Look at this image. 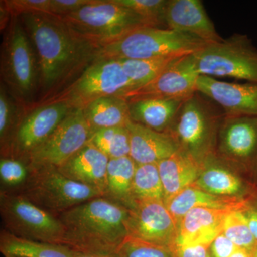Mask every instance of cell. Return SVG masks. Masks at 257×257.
Wrapping results in <instances>:
<instances>
[{
  "mask_svg": "<svg viewBox=\"0 0 257 257\" xmlns=\"http://www.w3.org/2000/svg\"><path fill=\"white\" fill-rule=\"evenodd\" d=\"M92 135L82 109H72L49 138L30 154L25 164L30 170L58 168L89 143Z\"/></svg>",
  "mask_w": 257,
  "mask_h": 257,
  "instance_id": "8fae6325",
  "label": "cell"
},
{
  "mask_svg": "<svg viewBox=\"0 0 257 257\" xmlns=\"http://www.w3.org/2000/svg\"><path fill=\"white\" fill-rule=\"evenodd\" d=\"M224 116L220 106L197 92L184 101L169 133L178 143L179 150L200 165L215 153Z\"/></svg>",
  "mask_w": 257,
  "mask_h": 257,
  "instance_id": "277c9868",
  "label": "cell"
},
{
  "mask_svg": "<svg viewBox=\"0 0 257 257\" xmlns=\"http://www.w3.org/2000/svg\"><path fill=\"white\" fill-rule=\"evenodd\" d=\"M135 205L145 201H165V193L157 164L137 165L133 182Z\"/></svg>",
  "mask_w": 257,
  "mask_h": 257,
  "instance_id": "83f0119b",
  "label": "cell"
},
{
  "mask_svg": "<svg viewBox=\"0 0 257 257\" xmlns=\"http://www.w3.org/2000/svg\"><path fill=\"white\" fill-rule=\"evenodd\" d=\"M0 214L4 230L22 239L63 244V225L57 216L18 193L1 191Z\"/></svg>",
  "mask_w": 257,
  "mask_h": 257,
  "instance_id": "30bf717a",
  "label": "cell"
},
{
  "mask_svg": "<svg viewBox=\"0 0 257 257\" xmlns=\"http://www.w3.org/2000/svg\"><path fill=\"white\" fill-rule=\"evenodd\" d=\"M130 135V155L137 165L157 164L179 150L170 133H160L130 120L126 124Z\"/></svg>",
  "mask_w": 257,
  "mask_h": 257,
  "instance_id": "ffe728a7",
  "label": "cell"
},
{
  "mask_svg": "<svg viewBox=\"0 0 257 257\" xmlns=\"http://www.w3.org/2000/svg\"><path fill=\"white\" fill-rule=\"evenodd\" d=\"M64 245L74 251L116 253L128 236V209L104 197L95 198L58 216Z\"/></svg>",
  "mask_w": 257,
  "mask_h": 257,
  "instance_id": "7a4b0ae2",
  "label": "cell"
},
{
  "mask_svg": "<svg viewBox=\"0 0 257 257\" xmlns=\"http://www.w3.org/2000/svg\"><path fill=\"white\" fill-rule=\"evenodd\" d=\"M75 257H120L116 253H85L74 251Z\"/></svg>",
  "mask_w": 257,
  "mask_h": 257,
  "instance_id": "60d3db41",
  "label": "cell"
},
{
  "mask_svg": "<svg viewBox=\"0 0 257 257\" xmlns=\"http://www.w3.org/2000/svg\"><path fill=\"white\" fill-rule=\"evenodd\" d=\"M198 37L167 28L143 27L99 49V55L116 59L178 58L207 45Z\"/></svg>",
  "mask_w": 257,
  "mask_h": 257,
  "instance_id": "8992f818",
  "label": "cell"
},
{
  "mask_svg": "<svg viewBox=\"0 0 257 257\" xmlns=\"http://www.w3.org/2000/svg\"><path fill=\"white\" fill-rule=\"evenodd\" d=\"M222 233L238 248L244 250L249 255L257 246V239L240 210L230 211L226 214L223 223Z\"/></svg>",
  "mask_w": 257,
  "mask_h": 257,
  "instance_id": "1f68e13d",
  "label": "cell"
},
{
  "mask_svg": "<svg viewBox=\"0 0 257 257\" xmlns=\"http://www.w3.org/2000/svg\"><path fill=\"white\" fill-rule=\"evenodd\" d=\"M199 77L193 54L184 56L174 60L151 82L122 97L126 100L143 97L186 100L197 92Z\"/></svg>",
  "mask_w": 257,
  "mask_h": 257,
  "instance_id": "9a60e30c",
  "label": "cell"
},
{
  "mask_svg": "<svg viewBox=\"0 0 257 257\" xmlns=\"http://www.w3.org/2000/svg\"><path fill=\"white\" fill-rule=\"evenodd\" d=\"M143 18L150 26L167 28L165 10L168 0H114Z\"/></svg>",
  "mask_w": 257,
  "mask_h": 257,
  "instance_id": "d6a6232c",
  "label": "cell"
},
{
  "mask_svg": "<svg viewBox=\"0 0 257 257\" xmlns=\"http://www.w3.org/2000/svg\"><path fill=\"white\" fill-rule=\"evenodd\" d=\"M250 256L257 257V246H256V248H254V250H253V252L251 253Z\"/></svg>",
  "mask_w": 257,
  "mask_h": 257,
  "instance_id": "7bdbcfd3",
  "label": "cell"
},
{
  "mask_svg": "<svg viewBox=\"0 0 257 257\" xmlns=\"http://www.w3.org/2000/svg\"><path fill=\"white\" fill-rule=\"evenodd\" d=\"M120 257H173L170 248L128 236L116 251Z\"/></svg>",
  "mask_w": 257,
  "mask_h": 257,
  "instance_id": "836d02e7",
  "label": "cell"
},
{
  "mask_svg": "<svg viewBox=\"0 0 257 257\" xmlns=\"http://www.w3.org/2000/svg\"><path fill=\"white\" fill-rule=\"evenodd\" d=\"M211 244L192 243L179 245L175 243L170 249L173 257H208Z\"/></svg>",
  "mask_w": 257,
  "mask_h": 257,
  "instance_id": "74e56055",
  "label": "cell"
},
{
  "mask_svg": "<svg viewBox=\"0 0 257 257\" xmlns=\"http://www.w3.org/2000/svg\"><path fill=\"white\" fill-rule=\"evenodd\" d=\"M229 210L198 207L189 211L178 224L175 243L211 244L222 233L223 223Z\"/></svg>",
  "mask_w": 257,
  "mask_h": 257,
  "instance_id": "44dd1931",
  "label": "cell"
},
{
  "mask_svg": "<svg viewBox=\"0 0 257 257\" xmlns=\"http://www.w3.org/2000/svg\"><path fill=\"white\" fill-rule=\"evenodd\" d=\"M197 89L220 106L226 116H257V83L222 82L199 75Z\"/></svg>",
  "mask_w": 257,
  "mask_h": 257,
  "instance_id": "e0dca14e",
  "label": "cell"
},
{
  "mask_svg": "<svg viewBox=\"0 0 257 257\" xmlns=\"http://www.w3.org/2000/svg\"><path fill=\"white\" fill-rule=\"evenodd\" d=\"M30 175V169L23 161L1 157L0 179L2 184L8 188L5 191L16 190L23 187Z\"/></svg>",
  "mask_w": 257,
  "mask_h": 257,
  "instance_id": "e575fe53",
  "label": "cell"
},
{
  "mask_svg": "<svg viewBox=\"0 0 257 257\" xmlns=\"http://www.w3.org/2000/svg\"><path fill=\"white\" fill-rule=\"evenodd\" d=\"M5 257H18V256H5Z\"/></svg>",
  "mask_w": 257,
  "mask_h": 257,
  "instance_id": "ee69618b",
  "label": "cell"
},
{
  "mask_svg": "<svg viewBox=\"0 0 257 257\" xmlns=\"http://www.w3.org/2000/svg\"><path fill=\"white\" fill-rule=\"evenodd\" d=\"M82 110L92 133L102 128L126 126L131 120L128 101L120 96L99 98Z\"/></svg>",
  "mask_w": 257,
  "mask_h": 257,
  "instance_id": "d4e9b609",
  "label": "cell"
},
{
  "mask_svg": "<svg viewBox=\"0 0 257 257\" xmlns=\"http://www.w3.org/2000/svg\"><path fill=\"white\" fill-rule=\"evenodd\" d=\"M135 87L124 73L119 60L99 55L62 92L32 106L64 101L72 109H84L92 101L109 96H124Z\"/></svg>",
  "mask_w": 257,
  "mask_h": 257,
  "instance_id": "52a82bcc",
  "label": "cell"
},
{
  "mask_svg": "<svg viewBox=\"0 0 257 257\" xmlns=\"http://www.w3.org/2000/svg\"><path fill=\"white\" fill-rule=\"evenodd\" d=\"M26 111V106L12 95L3 83L0 84V145L1 152L9 144Z\"/></svg>",
  "mask_w": 257,
  "mask_h": 257,
  "instance_id": "f1b7e54d",
  "label": "cell"
},
{
  "mask_svg": "<svg viewBox=\"0 0 257 257\" xmlns=\"http://www.w3.org/2000/svg\"><path fill=\"white\" fill-rule=\"evenodd\" d=\"M0 52L1 82L24 106H31L39 92L36 52L21 19L13 15L3 31Z\"/></svg>",
  "mask_w": 257,
  "mask_h": 257,
  "instance_id": "3957f363",
  "label": "cell"
},
{
  "mask_svg": "<svg viewBox=\"0 0 257 257\" xmlns=\"http://www.w3.org/2000/svg\"><path fill=\"white\" fill-rule=\"evenodd\" d=\"M128 236L170 248L178 236V226L162 200L138 202L128 210Z\"/></svg>",
  "mask_w": 257,
  "mask_h": 257,
  "instance_id": "5bb4252c",
  "label": "cell"
},
{
  "mask_svg": "<svg viewBox=\"0 0 257 257\" xmlns=\"http://www.w3.org/2000/svg\"><path fill=\"white\" fill-rule=\"evenodd\" d=\"M0 251L18 257H75L72 248L63 244L22 239L5 230L0 233Z\"/></svg>",
  "mask_w": 257,
  "mask_h": 257,
  "instance_id": "4316f807",
  "label": "cell"
},
{
  "mask_svg": "<svg viewBox=\"0 0 257 257\" xmlns=\"http://www.w3.org/2000/svg\"><path fill=\"white\" fill-rule=\"evenodd\" d=\"M137 164L130 156L109 160L104 197L128 210L135 207L133 182Z\"/></svg>",
  "mask_w": 257,
  "mask_h": 257,
  "instance_id": "484cf974",
  "label": "cell"
},
{
  "mask_svg": "<svg viewBox=\"0 0 257 257\" xmlns=\"http://www.w3.org/2000/svg\"><path fill=\"white\" fill-rule=\"evenodd\" d=\"M109 159L91 141L57 168L67 178L99 191L104 197Z\"/></svg>",
  "mask_w": 257,
  "mask_h": 257,
  "instance_id": "d6986e66",
  "label": "cell"
},
{
  "mask_svg": "<svg viewBox=\"0 0 257 257\" xmlns=\"http://www.w3.org/2000/svg\"><path fill=\"white\" fill-rule=\"evenodd\" d=\"M193 56L199 75L257 83V48L246 35L235 33L208 43Z\"/></svg>",
  "mask_w": 257,
  "mask_h": 257,
  "instance_id": "9c48e42d",
  "label": "cell"
},
{
  "mask_svg": "<svg viewBox=\"0 0 257 257\" xmlns=\"http://www.w3.org/2000/svg\"><path fill=\"white\" fill-rule=\"evenodd\" d=\"M165 23L167 29L194 35L207 43L223 40L200 0H168Z\"/></svg>",
  "mask_w": 257,
  "mask_h": 257,
  "instance_id": "ac0fdd59",
  "label": "cell"
},
{
  "mask_svg": "<svg viewBox=\"0 0 257 257\" xmlns=\"http://www.w3.org/2000/svg\"><path fill=\"white\" fill-rule=\"evenodd\" d=\"M215 154L257 185V116H226Z\"/></svg>",
  "mask_w": 257,
  "mask_h": 257,
  "instance_id": "4fadbf2b",
  "label": "cell"
},
{
  "mask_svg": "<svg viewBox=\"0 0 257 257\" xmlns=\"http://www.w3.org/2000/svg\"><path fill=\"white\" fill-rule=\"evenodd\" d=\"M94 0H50V14L67 16L75 13L83 7L91 4Z\"/></svg>",
  "mask_w": 257,
  "mask_h": 257,
  "instance_id": "8d00e7d4",
  "label": "cell"
},
{
  "mask_svg": "<svg viewBox=\"0 0 257 257\" xmlns=\"http://www.w3.org/2000/svg\"><path fill=\"white\" fill-rule=\"evenodd\" d=\"M231 257H251L249 253L246 252L244 250L238 248L236 252L234 253Z\"/></svg>",
  "mask_w": 257,
  "mask_h": 257,
  "instance_id": "b9f144b4",
  "label": "cell"
},
{
  "mask_svg": "<svg viewBox=\"0 0 257 257\" xmlns=\"http://www.w3.org/2000/svg\"><path fill=\"white\" fill-rule=\"evenodd\" d=\"M20 18L38 61V102L62 92L99 56V48L77 36L61 17L32 13Z\"/></svg>",
  "mask_w": 257,
  "mask_h": 257,
  "instance_id": "6da1fadb",
  "label": "cell"
},
{
  "mask_svg": "<svg viewBox=\"0 0 257 257\" xmlns=\"http://www.w3.org/2000/svg\"><path fill=\"white\" fill-rule=\"evenodd\" d=\"M91 143L109 160L130 155V135L126 126L102 128L92 133Z\"/></svg>",
  "mask_w": 257,
  "mask_h": 257,
  "instance_id": "4dcf8cb0",
  "label": "cell"
},
{
  "mask_svg": "<svg viewBox=\"0 0 257 257\" xmlns=\"http://www.w3.org/2000/svg\"><path fill=\"white\" fill-rule=\"evenodd\" d=\"M208 257H211V256H210V254H209V256H208Z\"/></svg>",
  "mask_w": 257,
  "mask_h": 257,
  "instance_id": "f6af8a7d",
  "label": "cell"
},
{
  "mask_svg": "<svg viewBox=\"0 0 257 257\" xmlns=\"http://www.w3.org/2000/svg\"><path fill=\"white\" fill-rule=\"evenodd\" d=\"M62 18L77 36L99 49L136 29L151 27L133 10L114 0H94Z\"/></svg>",
  "mask_w": 257,
  "mask_h": 257,
  "instance_id": "5b68a950",
  "label": "cell"
},
{
  "mask_svg": "<svg viewBox=\"0 0 257 257\" xmlns=\"http://www.w3.org/2000/svg\"><path fill=\"white\" fill-rule=\"evenodd\" d=\"M243 202V201L239 199L214 195L194 186H191L165 203L178 226L182 218L189 211L195 208L239 210Z\"/></svg>",
  "mask_w": 257,
  "mask_h": 257,
  "instance_id": "cb8c5ba5",
  "label": "cell"
},
{
  "mask_svg": "<svg viewBox=\"0 0 257 257\" xmlns=\"http://www.w3.org/2000/svg\"><path fill=\"white\" fill-rule=\"evenodd\" d=\"M157 165L165 193V202L195 183L200 172V165L180 150Z\"/></svg>",
  "mask_w": 257,
  "mask_h": 257,
  "instance_id": "603a6c76",
  "label": "cell"
},
{
  "mask_svg": "<svg viewBox=\"0 0 257 257\" xmlns=\"http://www.w3.org/2000/svg\"><path fill=\"white\" fill-rule=\"evenodd\" d=\"M13 192L56 216L83 203L103 197L96 189L67 178L55 167L30 170L27 182Z\"/></svg>",
  "mask_w": 257,
  "mask_h": 257,
  "instance_id": "ba28073f",
  "label": "cell"
},
{
  "mask_svg": "<svg viewBox=\"0 0 257 257\" xmlns=\"http://www.w3.org/2000/svg\"><path fill=\"white\" fill-rule=\"evenodd\" d=\"M192 186L214 195L244 201L257 188L247 177L215 153L200 165V172Z\"/></svg>",
  "mask_w": 257,
  "mask_h": 257,
  "instance_id": "2e32d148",
  "label": "cell"
},
{
  "mask_svg": "<svg viewBox=\"0 0 257 257\" xmlns=\"http://www.w3.org/2000/svg\"><path fill=\"white\" fill-rule=\"evenodd\" d=\"M238 248L231 240L221 233L211 243L209 254L211 257H231Z\"/></svg>",
  "mask_w": 257,
  "mask_h": 257,
  "instance_id": "f35d334b",
  "label": "cell"
},
{
  "mask_svg": "<svg viewBox=\"0 0 257 257\" xmlns=\"http://www.w3.org/2000/svg\"><path fill=\"white\" fill-rule=\"evenodd\" d=\"M177 58L167 57L145 60L124 58L118 60L124 73L133 83L135 89H137L147 85L156 79Z\"/></svg>",
  "mask_w": 257,
  "mask_h": 257,
  "instance_id": "f546056e",
  "label": "cell"
},
{
  "mask_svg": "<svg viewBox=\"0 0 257 257\" xmlns=\"http://www.w3.org/2000/svg\"><path fill=\"white\" fill-rule=\"evenodd\" d=\"M127 101L132 121L155 131L169 133L185 100L143 97Z\"/></svg>",
  "mask_w": 257,
  "mask_h": 257,
  "instance_id": "7402d4cb",
  "label": "cell"
},
{
  "mask_svg": "<svg viewBox=\"0 0 257 257\" xmlns=\"http://www.w3.org/2000/svg\"><path fill=\"white\" fill-rule=\"evenodd\" d=\"M239 210L242 212L251 232L257 239V188L243 201Z\"/></svg>",
  "mask_w": 257,
  "mask_h": 257,
  "instance_id": "ab89813d",
  "label": "cell"
},
{
  "mask_svg": "<svg viewBox=\"0 0 257 257\" xmlns=\"http://www.w3.org/2000/svg\"><path fill=\"white\" fill-rule=\"evenodd\" d=\"M72 108L64 101H52L26 107L14 135L1 157L25 162L30 154L49 138Z\"/></svg>",
  "mask_w": 257,
  "mask_h": 257,
  "instance_id": "7c38bea8",
  "label": "cell"
},
{
  "mask_svg": "<svg viewBox=\"0 0 257 257\" xmlns=\"http://www.w3.org/2000/svg\"><path fill=\"white\" fill-rule=\"evenodd\" d=\"M1 3L12 16L32 13H50V0H4Z\"/></svg>",
  "mask_w": 257,
  "mask_h": 257,
  "instance_id": "d590c367",
  "label": "cell"
}]
</instances>
